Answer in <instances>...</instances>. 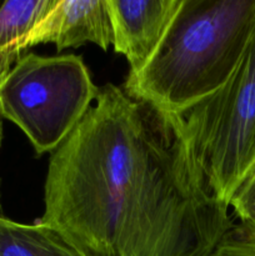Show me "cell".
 <instances>
[{
	"label": "cell",
	"instance_id": "1",
	"mask_svg": "<svg viewBox=\"0 0 255 256\" xmlns=\"http://www.w3.org/2000/svg\"><path fill=\"white\" fill-rule=\"evenodd\" d=\"M42 224L84 256H212L234 226L178 114L105 84L52 152Z\"/></svg>",
	"mask_w": 255,
	"mask_h": 256
},
{
	"label": "cell",
	"instance_id": "2",
	"mask_svg": "<svg viewBox=\"0 0 255 256\" xmlns=\"http://www.w3.org/2000/svg\"><path fill=\"white\" fill-rule=\"evenodd\" d=\"M254 29L255 0H182L154 56L122 89L182 114L224 86Z\"/></svg>",
	"mask_w": 255,
	"mask_h": 256
},
{
	"label": "cell",
	"instance_id": "3",
	"mask_svg": "<svg viewBox=\"0 0 255 256\" xmlns=\"http://www.w3.org/2000/svg\"><path fill=\"white\" fill-rule=\"evenodd\" d=\"M179 116L208 190L229 205L255 170V29L224 86Z\"/></svg>",
	"mask_w": 255,
	"mask_h": 256
},
{
	"label": "cell",
	"instance_id": "4",
	"mask_svg": "<svg viewBox=\"0 0 255 256\" xmlns=\"http://www.w3.org/2000/svg\"><path fill=\"white\" fill-rule=\"evenodd\" d=\"M98 95L82 56L28 52L0 85V116L18 125L42 155L69 136Z\"/></svg>",
	"mask_w": 255,
	"mask_h": 256
},
{
	"label": "cell",
	"instance_id": "5",
	"mask_svg": "<svg viewBox=\"0 0 255 256\" xmlns=\"http://www.w3.org/2000/svg\"><path fill=\"white\" fill-rule=\"evenodd\" d=\"M182 0H106L114 52L126 58L129 75L142 72L154 56Z\"/></svg>",
	"mask_w": 255,
	"mask_h": 256
},
{
	"label": "cell",
	"instance_id": "6",
	"mask_svg": "<svg viewBox=\"0 0 255 256\" xmlns=\"http://www.w3.org/2000/svg\"><path fill=\"white\" fill-rule=\"evenodd\" d=\"M114 42L106 0H56L35 25L26 39V49L52 42L58 52L92 42L108 50Z\"/></svg>",
	"mask_w": 255,
	"mask_h": 256
},
{
	"label": "cell",
	"instance_id": "7",
	"mask_svg": "<svg viewBox=\"0 0 255 256\" xmlns=\"http://www.w3.org/2000/svg\"><path fill=\"white\" fill-rule=\"evenodd\" d=\"M56 0H9L0 5V85L26 50V39Z\"/></svg>",
	"mask_w": 255,
	"mask_h": 256
},
{
	"label": "cell",
	"instance_id": "8",
	"mask_svg": "<svg viewBox=\"0 0 255 256\" xmlns=\"http://www.w3.org/2000/svg\"><path fill=\"white\" fill-rule=\"evenodd\" d=\"M0 256H84L64 235L36 220L20 224L0 215Z\"/></svg>",
	"mask_w": 255,
	"mask_h": 256
},
{
	"label": "cell",
	"instance_id": "9",
	"mask_svg": "<svg viewBox=\"0 0 255 256\" xmlns=\"http://www.w3.org/2000/svg\"><path fill=\"white\" fill-rule=\"evenodd\" d=\"M212 256H255V222L234 224Z\"/></svg>",
	"mask_w": 255,
	"mask_h": 256
},
{
	"label": "cell",
	"instance_id": "10",
	"mask_svg": "<svg viewBox=\"0 0 255 256\" xmlns=\"http://www.w3.org/2000/svg\"><path fill=\"white\" fill-rule=\"evenodd\" d=\"M229 206L242 222H255V170L238 188Z\"/></svg>",
	"mask_w": 255,
	"mask_h": 256
},
{
	"label": "cell",
	"instance_id": "11",
	"mask_svg": "<svg viewBox=\"0 0 255 256\" xmlns=\"http://www.w3.org/2000/svg\"><path fill=\"white\" fill-rule=\"evenodd\" d=\"M2 124L0 120V146H2Z\"/></svg>",
	"mask_w": 255,
	"mask_h": 256
},
{
	"label": "cell",
	"instance_id": "12",
	"mask_svg": "<svg viewBox=\"0 0 255 256\" xmlns=\"http://www.w3.org/2000/svg\"><path fill=\"white\" fill-rule=\"evenodd\" d=\"M0 185H2V182H0Z\"/></svg>",
	"mask_w": 255,
	"mask_h": 256
}]
</instances>
